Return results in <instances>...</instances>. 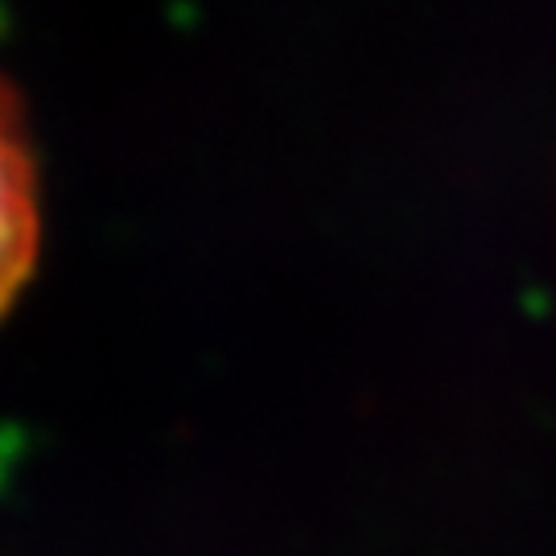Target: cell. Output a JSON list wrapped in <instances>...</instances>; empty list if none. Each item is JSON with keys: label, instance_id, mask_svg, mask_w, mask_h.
<instances>
[{"label": "cell", "instance_id": "1", "mask_svg": "<svg viewBox=\"0 0 556 556\" xmlns=\"http://www.w3.org/2000/svg\"><path fill=\"white\" fill-rule=\"evenodd\" d=\"M41 256L38 169L9 108L0 103V318L13 309Z\"/></svg>", "mask_w": 556, "mask_h": 556}]
</instances>
